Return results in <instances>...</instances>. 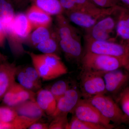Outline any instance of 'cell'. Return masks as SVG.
<instances>
[{
  "mask_svg": "<svg viewBox=\"0 0 129 129\" xmlns=\"http://www.w3.org/2000/svg\"><path fill=\"white\" fill-rule=\"evenodd\" d=\"M54 32H51L49 27H40L35 29L28 36L24 44L36 47L38 44L48 39L55 35Z\"/></svg>",
  "mask_w": 129,
  "mask_h": 129,
  "instance_id": "19",
  "label": "cell"
},
{
  "mask_svg": "<svg viewBox=\"0 0 129 129\" xmlns=\"http://www.w3.org/2000/svg\"><path fill=\"white\" fill-rule=\"evenodd\" d=\"M26 53L30 56L33 67L37 70L42 80H51L60 77L47 66L41 54H36L29 51H26Z\"/></svg>",
  "mask_w": 129,
  "mask_h": 129,
  "instance_id": "18",
  "label": "cell"
},
{
  "mask_svg": "<svg viewBox=\"0 0 129 129\" xmlns=\"http://www.w3.org/2000/svg\"><path fill=\"white\" fill-rule=\"evenodd\" d=\"M36 102L44 113L51 116L55 111L57 101L49 90L40 89L36 92Z\"/></svg>",
  "mask_w": 129,
  "mask_h": 129,
  "instance_id": "17",
  "label": "cell"
},
{
  "mask_svg": "<svg viewBox=\"0 0 129 129\" xmlns=\"http://www.w3.org/2000/svg\"><path fill=\"white\" fill-rule=\"evenodd\" d=\"M35 122L30 125L29 129H49V124L47 123Z\"/></svg>",
  "mask_w": 129,
  "mask_h": 129,
  "instance_id": "34",
  "label": "cell"
},
{
  "mask_svg": "<svg viewBox=\"0 0 129 129\" xmlns=\"http://www.w3.org/2000/svg\"><path fill=\"white\" fill-rule=\"evenodd\" d=\"M44 62L51 69L60 76L67 74L68 69L58 55L55 54H41Z\"/></svg>",
  "mask_w": 129,
  "mask_h": 129,
  "instance_id": "21",
  "label": "cell"
},
{
  "mask_svg": "<svg viewBox=\"0 0 129 129\" xmlns=\"http://www.w3.org/2000/svg\"><path fill=\"white\" fill-rule=\"evenodd\" d=\"M18 115L39 120L45 113L36 100H28L13 107Z\"/></svg>",
  "mask_w": 129,
  "mask_h": 129,
  "instance_id": "15",
  "label": "cell"
},
{
  "mask_svg": "<svg viewBox=\"0 0 129 129\" xmlns=\"http://www.w3.org/2000/svg\"><path fill=\"white\" fill-rule=\"evenodd\" d=\"M23 69L28 78L36 85L41 88L42 79L34 67L27 66L23 68Z\"/></svg>",
  "mask_w": 129,
  "mask_h": 129,
  "instance_id": "32",
  "label": "cell"
},
{
  "mask_svg": "<svg viewBox=\"0 0 129 129\" xmlns=\"http://www.w3.org/2000/svg\"><path fill=\"white\" fill-rule=\"evenodd\" d=\"M11 1L12 2L15 3V1H16V0H11Z\"/></svg>",
  "mask_w": 129,
  "mask_h": 129,
  "instance_id": "40",
  "label": "cell"
},
{
  "mask_svg": "<svg viewBox=\"0 0 129 129\" xmlns=\"http://www.w3.org/2000/svg\"><path fill=\"white\" fill-rule=\"evenodd\" d=\"M17 67L14 63H11L7 61L0 63V102L16 82Z\"/></svg>",
  "mask_w": 129,
  "mask_h": 129,
  "instance_id": "12",
  "label": "cell"
},
{
  "mask_svg": "<svg viewBox=\"0 0 129 129\" xmlns=\"http://www.w3.org/2000/svg\"><path fill=\"white\" fill-rule=\"evenodd\" d=\"M120 39V43L129 47V9L119 5L116 28V39Z\"/></svg>",
  "mask_w": 129,
  "mask_h": 129,
  "instance_id": "13",
  "label": "cell"
},
{
  "mask_svg": "<svg viewBox=\"0 0 129 129\" xmlns=\"http://www.w3.org/2000/svg\"><path fill=\"white\" fill-rule=\"evenodd\" d=\"M3 27L13 55L17 57L23 55L26 53L23 45L33 29L26 14H16L12 21Z\"/></svg>",
  "mask_w": 129,
  "mask_h": 129,
  "instance_id": "1",
  "label": "cell"
},
{
  "mask_svg": "<svg viewBox=\"0 0 129 129\" xmlns=\"http://www.w3.org/2000/svg\"><path fill=\"white\" fill-rule=\"evenodd\" d=\"M119 5L129 9V0H118Z\"/></svg>",
  "mask_w": 129,
  "mask_h": 129,
  "instance_id": "36",
  "label": "cell"
},
{
  "mask_svg": "<svg viewBox=\"0 0 129 129\" xmlns=\"http://www.w3.org/2000/svg\"><path fill=\"white\" fill-rule=\"evenodd\" d=\"M15 15L11 0H0V21L3 25L11 22Z\"/></svg>",
  "mask_w": 129,
  "mask_h": 129,
  "instance_id": "23",
  "label": "cell"
},
{
  "mask_svg": "<svg viewBox=\"0 0 129 129\" xmlns=\"http://www.w3.org/2000/svg\"><path fill=\"white\" fill-rule=\"evenodd\" d=\"M122 111L129 118V87L126 86L115 98Z\"/></svg>",
  "mask_w": 129,
  "mask_h": 129,
  "instance_id": "28",
  "label": "cell"
},
{
  "mask_svg": "<svg viewBox=\"0 0 129 129\" xmlns=\"http://www.w3.org/2000/svg\"><path fill=\"white\" fill-rule=\"evenodd\" d=\"M7 60V57L0 52V63L6 61Z\"/></svg>",
  "mask_w": 129,
  "mask_h": 129,
  "instance_id": "37",
  "label": "cell"
},
{
  "mask_svg": "<svg viewBox=\"0 0 129 129\" xmlns=\"http://www.w3.org/2000/svg\"><path fill=\"white\" fill-rule=\"evenodd\" d=\"M25 14L33 29L40 27H49L51 24L52 18L51 15L33 4L28 9Z\"/></svg>",
  "mask_w": 129,
  "mask_h": 129,
  "instance_id": "14",
  "label": "cell"
},
{
  "mask_svg": "<svg viewBox=\"0 0 129 129\" xmlns=\"http://www.w3.org/2000/svg\"><path fill=\"white\" fill-rule=\"evenodd\" d=\"M26 0H16L15 2V3H16V5H22L24 2H25Z\"/></svg>",
  "mask_w": 129,
  "mask_h": 129,
  "instance_id": "38",
  "label": "cell"
},
{
  "mask_svg": "<svg viewBox=\"0 0 129 129\" xmlns=\"http://www.w3.org/2000/svg\"><path fill=\"white\" fill-rule=\"evenodd\" d=\"M55 21V31L58 41L60 40L80 35L78 29L70 23L63 13L56 16Z\"/></svg>",
  "mask_w": 129,
  "mask_h": 129,
  "instance_id": "16",
  "label": "cell"
},
{
  "mask_svg": "<svg viewBox=\"0 0 129 129\" xmlns=\"http://www.w3.org/2000/svg\"><path fill=\"white\" fill-rule=\"evenodd\" d=\"M59 44L60 50L68 61L80 63L84 53L80 35L59 40Z\"/></svg>",
  "mask_w": 129,
  "mask_h": 129,
  "instance_id": "10",
  "label": "cell"
},
{
  "mask_svg": "<svg viewBox=\"0 0 129 129\" xmlns=\"http://www.w3.org/2000/svg\"><path fill=\"white\" fill-rule=\"evenodd\" d=\"M81 92L75 89H69L57 101L55 111L51 117L73 113L81 99Z\"/></svg>",
  "mask_w": 129,
  "mask_h": 129,
  "instance_id": "11",
  "label": "cell"
},
{
  "mask_svg": "<svg viewBox=\"0 0 129 129\" xmlns=\"http://www.w3.org/2000/svg\"><path fill=\"white\" fill-rule=\"evenodd\" d=\"M6 39V36L5 28L0 21V47H3L5 46Z\"/></svg>",
  "mask_w": 129,
  "mask_h": 129,
  "instance_id": "35",
  "label": "cell"
},
{
  "mask_svg": "<svg viewBox=\"0 0 129 129\" xmlns=\"http://www.w3.org/2000/svg\"><path fill=\"white\" fill-rule=\"evenodd\" d=\"M67 129H107L101 125L90 123L79 119L74 115L69 122Z\"/></svg>",
  "mask_w": 129,
  "mask_h": 129,
  "instance_id": "25",
  "label": "cell"
},
{
  "mask_svg": "<svg viewBox=\"0 0 129 129\" xmlns=\"http://www.w3.org/2000/svg\"><path fill=\"white\" fill-rule=\"evenodd\" d=\"M68 114H62L57 115L53 118L49 124V129H67L69 122Z\"/></svg>",
  "mask_w": 129,
  "mask_h": 129,
  "instance_id": "31",
  "label": "cell"
},
{
  "mask_svg": "<svg viewBox=\"0 0 129 129\" xmlns=\"http://www.w3.org/2000/svg\"><path fill=\"white\" fill-rule=\"evenodd\" d=\"M69 89V85L67 82L60 80L54 83L49 90L57 101Z\"/></svg>",
  "mask_w": 129,
  "mask_h": 129,
  "instance_id": "29",
  "label": "cell"
},
{
  "mask_svg": "<svg viewBox=\"0 0 129 129\" xmlns=\"http://www.w3.org/2000/svg\"><path fill=\"white\" fill-rule=\"evenodd\" d=\"M85 40L84 52L120 58L127 57L129 54V47L116 41Z\"/></svg>",
  "mask_w": 129,
  "mask_h": 129,
  "instance_id": "6",
  "label": "cell"
},
{
  "mask_svg": "<svg viewBox=\"0 0 129 129\" xmlns=\"http://www.w3.org/2000/svg\"><path fill=\"white\" fill-rule=\"evenodd\" d=\"M72 113L80 120L101 125L107 129L114 128L111 121L102 115L98 109L86 99H81Z\"/></svg>",
  "mask_w": 129,
  "mask_h": 129,
  "instance_id": "7",
  "label": "cell"
},
{
  "mask_svg": "<svg viewBox=\"0 0 129 129\" xmlns=\"http://www.w3.org/2000/svg\"><path fill=\"white\" fill-rule=\"evenodd\" d=\"M35 47L43 54H55L58 55L61 50L59 41L56 33L51 38L38 44Z\"/></svg>",
  "mask_w": 129,
  "mask_h": 129,
  "instance_id": "22",
  "label": "cell"
},
{
  "mask_svg": "<svg viewBox=\"0 0 129 129\" xmlns=\"http://www.w3.org/2000/svg\"><path fill=\"white\" fill-rule=\"evenodd\" d=\"M18 83L23 87L36 93L41 87L36 85L27 76L22 68L18 67L16 74Z\"/></svg>",
  "mask_w": 129,
  "mask_h": 129,
  "instance_id": "24",
  "label": "cell"
},
{
  "mask_svg": "<svg viewBox=\"0 0 129 129\" xmlns=\"http://www.w3.org/2000/svg\"><path fill=\"white\" fill-rule=\"evenodd\" d=\"M98 7L109 8L119 5L118 0H89Z\"/></svg>",
  "mask_w": 129,
  "mask_h": 129,
  "instance_id": "33",
  "label": "cell"
},
{
  "mask_svg": "<svg viewBox=\"0 0 129 129\" xmlns=\"http://www.w3.org/2000/svg\"><path fill=\"white\" fill-rule=\"evenodd\" d=\"M128 57H118L84 52L80 63L83 71L103 75L107 72L121 68L125 69Z\"/></svg>",
  "mask_w": 129,
  "mask_h": 129,
  "instance_id": "2",
  "label": "cell"
},
{
  "mask_svg": "<svg viewBox=\"0 0 129 129\" xmlns=\"http://www.w3.org/2000/svg\"><path fill=\"white\" fill-rule=\"evenodd\" d=\"M103 75L82 70L80 76V92L84 99L106 94Z\"/></svg>",
  "mask_w": 129,
  "mask_h": 129,
  "instance_id": "8",
  "label": "cell"
},
{
  "mask_svg": "<svg viewBox=\"0 0 129 129\" xmlns=\"http://www.w3.org/2000/svg\"><path fill=\"white\" fill-rule=\"evenodd\" d=\"M16 87L17 95L21 103L28 100H36V92L24 88L16 82Z\"/></svg>",
  "mask_w": 129,
  "mask_h": 129,
  "instance_id": "30",
  "label": "cell"
},
{
  "mask_svg": "<svg viewBox=\"0 0 129 129\" xmlns=\"http://www.w3.org/2000/svg\"><path fill=\"white\" fill-rule=\"evenodd\" d=\"M117 6L102 8L93 4L78 10L64 11L63 14L69 21L86 30L91 28L99 20L113 13Z\"/></svg>",
  "mask_w": 129,
  "mask_h": 129,
  "instance_id": "3",
  "label": "cell"
},
{
  "mask_svg": "<svg viewBox=\"0 0 129 129\" xmlns=\"http://www.w3.org/2000/svg\"><path fill=\"white\" fill-rule=\"evenodd\" d=\"M106 118L115 124L129 123V118L124 113L120 106L109 96L97 95L86 99Z\"/></svg>",
  "mask_w": 129,
  "mask_h": 129,
  "instance_id": "4",
  "label": "cell"
},
{
  "mask_svg": "<svg viewBox=\"0 0 129 129\" xmlns=\"http://www.w3.org/2000/svg\"><path fill=\"white\" fill-rule=\"evenodd\" d=\"M122 68L107 72L103 75L106 94L116 97L127 86L129 82V71Z\"/></svg>",
  "mask_w": 129,
  "mask_h": 129,
  "instance_id": "9",
  "label": "cell"
},
{
  "mask_svg": "<svg viewBox=\"0 0 129 129\" xmlns=\"http://www.w3.org/2000/svg\"><path fill=\"white\" fill-rule=\"evenodd\" d=\"M118 6L113 13L99 20L91 28L85 30V40L115 41L116 39L113 35L116 32Z\"/></svg>",
  "mask_w": 129,
  "mask_h": 129,
  "instance_id": "5",
  "label": "cell"
},
{
  "mask_svg": "<svg viewBox=\"0 0 129 129\" xmlns=\"http://www.w3.org/2000/svg\"><path fill=\"white\" fill-rule=\"evenodd\" d=\"M64 11L78 10L93 4L89 0H59Z\"/></svg>",
  "mask_w": 129,
  "mask_h": 129,
  "instance_id": "27",
  "label": "cell"
},
{
  "mask_svg": "<svg viewBox=\"0 0 129 129\" xmlns=\"http://www.w3.org/2000/svg\"><path fill=\"white\" fill-rule=\"evenodd\" d=\"M125 69L129 71V54L128 57V59H127V67H126Z\"/></svg>",
  "mask_w": 129,
  "mask_h": 129,
  "instance_id": "39",
  "label": "cell"
},
{
  "mask_svg": "<svg viewBox=\"0 0 129 129\" xmlns=\"http://www.w3.org/2000/svg\"><path fill=\"white\" fill-rule=\"evenodd\" d=\"M33 5L37 6L51 16L63 14L64 10L59 0H29Z\"/></svg>",
  "mask_w": 129,
  "mask_h": 129,
  "instance_id": "20",
  "label": "cell"
},
{
  "mask_svg": "<svg viewBox=\"0 0 129 129\" xmlns=\"http://www.w3.org/2000/svg\"><path fill=\"white\" fill-rule=\"evenodd\" d=\"M19 116L13 107L4 105L0 106V122L13 123L18 118Z\"/></svg>",
  "mask_w": 129,
  "mask_h": 129,
  "instance_id": "26",
  "label": "cell"
}]
</instances>
